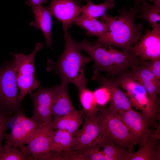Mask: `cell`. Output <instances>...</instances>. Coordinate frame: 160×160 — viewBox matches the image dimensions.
Masks as SVG:
<instances>
[{"label": "cell", "instance_id": "obj_1", "mask_svg": "<svg viewBox=\"0 0 160 160\" xmlns=\"http://www.w3.org/2000/svg\"><path fill=\"white\" fill-rule=\"evenodd\" d=\"M119 15L111 16L105 14L100 17L101 21L105 23L107 31L97 41L92 43L100 46L109 45L121 49L123 51L132 54L133 46L140 38L143 25L136 24L135 20L139 12L137 7L129 10L125 7L119 11Z\"/></svg>", "mask_w": 160, "mask_h": 160}, {"label": "cell", "instance_id": "obj_2", "mask_svg": "<svg viewBox=\"0 0 160 160\" xmlns=\"http://www.w3.org/2000/svg\"><path fill=\"white\" fill-rule=\"evenodd\" d=\"M65 48L63 54L56 62L48 60L47 71L53 70L61 79V83L67 85L74 84L79 91L84 87L88 82L85 75V67L92 60L90 57L82 55L76 41L68 31L64 33Z\"/></svg>", "mask_w": 160, "mask_h": 160}, {"label": "cell", "instance_id": "obj_3", "mask_svg": "<svg viewBox=\"0 0 160 160\" xmlns=\"http://www.w3.org/2000/svg\"><path fill=\"white\" fill-rule=\"evenodd\" d=\"M76 44L81 51H85L95 62L92 66L94 69L93 80L97 78L100 71L105 72L114 76L123 73L127 68H132L143 61L137 56L118 50L111 45L96 46L86 39L76 42Z\"/></svg>", "mask_w": 160, "mask_h": 160}, {"label": "cell", "instance_id": "obj_4", "mask_svg": "<svg viewBox=\"0 0 160 160\" xmlns=\"http://www.w3.org/2000/svg\"><path fill=\"white\" fill-rule=\"evenodd\" d=\"M99 133L97 137L111 140L133 152L135 143L127 127L107 107L99 108Z\"/></svg>", "mask_w": 160, "mask_h": 160}, {"label": "cell", "instance_id": "obj_5", "mask_svg": "<svg viewBox=\"0 0 160 160\" xmlns=\"http://www.w3.org/2000/svg\"><path fill=\"white\" fill-rule=\"evenodd\" d=\"M44 46L42 43H37L32 52L27 55L22 53H9L14 57L17 83L20 92L19 97L21 102L27 95L39 88L40 82L36 76L35 59L37 52Z\"/></svg>", "mask_w": 160, "mask_h": 160}, {"label": "cell", "instance_id": "obj_6", "mask_svg": "<svg viewBox=\"0 0 160 160\" xmlns=\"http://www.w3.org/2000/svg\"><path fill=\"white\" fill-rule=\"evenodd\" d=\"M17 87L13 60L0 68V108L9 114L22 111Z\"/></svg>", "mask_w": 160, "mask_h": 160}, {"label": "cell", "instance_id": "obj_7", "mask_svg": "<svg viewBox=\"0 0 160 160\" xmlns=\"http://www.w3.org/2000/svg\"><path fill=\"white\" fill-rule=\"evenodd\" d=\"M115 115L127 127L135 145L141 146L147 142L151 132L150 127L155 124L149 117L133 109L120 111Z\"/></svg>", "mask_w": 160, "mask_h": 160}, {"label": "cell", "instance_id": "obj_8", "mask_svg": "<svg viewBox=\"0 0 160 160\" xmlns=\"http://www.w3.org/2000/svg\"><path fill=\"white\" fill-rule=\"evenodd\" d=\"M11 131L7 134L5 143L23 149L25 145L41 126L44 124L26 116L22 111L17 113Z\"/></svg>", "mask_w": 160, "mask_h": 160}, {"label": "cell", "instance_id": "obj_9", "mask_svg": "<svg viewBox=\"0 0 160 160\" xmlns=\"http://www.w3.org/2000/svg\"><path fill=\"white\" fill-rule=\"evenodd\" d=\"M132 52L143 60L160 59V25L151 31L147 30L133 47Z\"/></svg>", "mask_w": 160, "mask_h": 160}, {"label": "cell", "instance_id": "obj_10", "mask_svg": "<svg viewBox=\"0 0 160 160\" xmlns=\"http://www.w3.org/2000/svg\"><path fill=\"white\" fill-rule=\"evenodd\" d=\"M52 122L38 128L23 149L30 160L37 159L39 156L46 152L51 145L54 131Z\"/></svg>", "mask_w": 160, "mask_h": 160}, {"label": "cell", "instance_id": "obj_11", "mask_svg": "<svg viewBox=\"0 0 160 160\" xmlns=\"http://www.w3.org/2000/svg\"><path fill=\"white\" fill-rule=\"evenodd\" d=\"M54 87L39 88L37 90L31 93L30 98L33 103V116L36 121L44 124L51 122L52 107Z\"/></svg>", "mask_w": 160, "mask_h": 160}, {"label": "cell", "instance_id": "obj_12", "mask_svg": "<svg viewBox=\"0 0 160 160\" xmlns=\"http://www.w3.org/2000/svg\"><path fill=\"white\" fill-rule=\"evenodd\" d=\"M47 8L51 15L62 23L64 33L68 31L82 10V7L73 0H52Z\"/></svg>", "mask_w": 160, "mask_h": 160}, {"label": "cell", "instance_id": "obj_13", "mask_svg": "<svg viewBox=\"0 0 160 160\" xmlns=\"http://www.w3.org/2000/svg\"><path fill=\"white\" fill-rule=\"evenodd\" d=\"M99 133L98 114L94 116H85L82 127L74 136L72 150H80L92 145Z\"/></svg>", "mask_w": 160, "mask_h": 160}, {"label": "cell", "instance_id": "obj_14", "mask_svg": "<svg viewBox=\"0 0 160 160\" xmlns=\"http://www.w3.org/2000/svg\"><path fill=\"white\" fill-rule=\"evenodd\" d=\"M99 81L101 85L106 86L110 92V97L107 107L115 114L120 111L133 109L129 99L115 79L101 77Z\"/></svg>", "mask_w": 160, "mask_h": 160}, {"label": "cell", "instance_id": "obj_15", "mask_svg": "<svg viewBox=\"0 0 160 160\" xmlns=\"http://www.w3.org/2000/svg\"><path fill=\"white\" fill-rule=\"evenodd\" d=\"M131 72L144 87L150 96L157 99L160 93V80L155 77L149 69L147 62L141 63L132 68Z\"/></svg>", "mask_w": 160, "mask_h": 160}, {"label": "cell", "instance_id": "obj_16", "mask_svg": "<svg viewBox=\"0 0 160 160\" xmlns=\"http://www.w3.org/2000/svg\"><path fill=\"white\" fill-rule=\"evenodd\" d=\"M160 140V127L151 132L147 142L141 146L135 152H130L127 160H159L160 145L158 143Z\"/></svg>", "mask_w": 160, "mask_h": 160}, {"label": "cell", "instance_id": "obj_17", "mask_svg": "<svg viewBox=\"0 0 160 160\" xmlns=\"http://www.w3.org/2000/svg\"><path fill=\"white\" fill-rule=\"evenodd\" d=\"M67 85L61 83L54 87L52 107L54 119L60 117L76 110L69 97Z\"/></svg>", "mask_w": 160, "mask_h": 160}, {"label": "cell", "instance_id": "obj_18", "mask_svg": "<svg viewBox=\"0 0 160 160\" xmlns=\"http://www.w3.org/2000/svg\"><path fill=\"white\" fill-rule=\"evenodd\" d=\"M31 8L35 20L30 22V25L42 32L46 39L45 45L52 48V15L47 7L42 6L32 7Z\"/></svg>", "mask_w": 160, "mask_h": 160}, {"label": "cell", "instance_id": "obj_19", "mask_svg": "<svg viewBox=\"0 0 160 160\" xmlns=\"http://www.w3.org/2000/svg\"><path fill=\"white\" fill-rule=\"evenodd\" d=\"M82 111L75 110L59 118L54 119L52 122L53 129L65 131L74 136L84 121Z\"/></svg>", "mask_w": 160, "mask_h": 160}, {"label": "cell", "instance_id": "obj_20", "mask_svg": "<svg viewBox=\"0 0 160 160\" xmlns=\"http://www.w3.org/2000/svg\"><path fill=\"white\" fill-rule=\"evenodd\" d=\"M80 27L86 31V34L90 37L96 36L100 38L108 31L106 24L99 21L97 18L86 17L79 16L74 20L72 25Z\"/></svg>", "mask_w": 160, "mask_h": 160}, {"label": "cell", "instance_id": "obj_21", "mask_svg": "<svg viewBox=\"0 0 160 160\" xmlns=\"http://www.w3.org/2000/svg\"><path fill=\"white\" fill-rule=\"evenodd\" d=\"M92 144L103 147L102 151L109 160H127L130 152L127 148L119 146L112 140L98 137Z\"/></svg>", "mask_w": 160, "mask_h": 160}, {"label": "cell", "instance_id": "obj_22", "mask_svg": "<svg viewBox=\"0 0 160 160\" xmlns=\"http://www.w3.org/2000/svg\"><path fill=\"white\" fill-rule=\"evenodd\" d=\"M74 136L65 130L54 131L52 143L47 150L49 152H61L72 150Z\"/></svg>", "mask_w": 160, "mask_h": 160}, {"label": "cell", "instance_id": "obj_23", "mask_svg": "<svg viewBox=\"0 0 160 160\" xmlns=\"http://www.w3.org/2000/svg\"><path fill=\"white\" fill-rule=\"evenodd\" d=\"M79 91V96L82 107L84 115L85 116H94L98 113L99 108L95 101L93 92L86 86Z\"/></svg>", "mask_w": 160, "mask_h": 160}, {"label": "cell", "instance_id": "obj_24", "mask_svg": "<svg viewBox=\"0 0 160 160\" xmlns=\"http://www.w3.org/2000/svg\"><path fill=\"white\" fill-rule=\"evenodd\" d=\"M137 8L140 13L137 17L146 21L153 28L160 25L157 23L160 21V5H151L145 1Z\"/></svg>", "mask_w": 160, "mask_h": 160}, {"label": "cell", "instance_id": "obj_25", "mask_svg": "<svg viewBox=\"0 0 160 160\" xmlns=\"http://www.w3.org/2000/svg\"><path fill=\"white\" fill-rule=\"evenodd\" d=\"M86 1L87 4L82 7L81 15L95 18L105 15L107 10L113 8L115 4L114 0H105L103 3L97 4H94L90 0Z\"/></svg>", "mask_w": 160, "mask_h": 160}, {"label": "cell", "instance_id": "obj_26", "mask_svg": "<svg viewBox=\"0 0 160 160\" xmlns=\"http://www.w3.org/2000/svg\"><path fill=\"white\" fill-rule=\"evenodd\" d=\"M41 160H86L79 151L71 150L61 152H49L39 156Z\"/></svg>", "mask_w": 160, "mask_h": 160}, {"label": "cell", "instance_id": "obj_27", "mask_svg": "<svg viewBox=\"0 0 160 160\" xmlns=\"http://www.w3.org/2000/svg\"><path fill=\"white\" fill-rule=\"evenodd\" d=\"M30 160L22 149L7 143L0 146V160Z\"/></svg>", "mask_w": 160, "mask_h": 160}, {"label": "cell", "instance_id": "obj_28", "mask_svg": "<svg viewBox=\"0 0 160 160\" xmlns=\"http://www.w3.org/2000/svg\"><path fill=\"white\" fill-rule=\"evenodd\" d=\"M100 148L96 145L92 144L79 151L86 160H109Z\"/></svg>", "mask_w": 160, "mask_h": 160}, {"label": "cell", "instance_id": "obj_29", "mask_svg": "<svg viewBox=\"0 0 160 160\" xmlns=\"http://www.w3.org/2000/svg\"><path fill=\"white\" fill-rule=\"evenodd\" d=\"M94 98L98 107H103L109 102L110 97V92L105 86L102 85L93 92Z\"/></svg>", "mask_w": 160, "mask_h": 160}, {"label": "cell", "instance_id": "obj_30", "mask_svg": "<svg viewBox=\"0 0 160 160\" xmlns=\"http://www.w3.org/2000/svg\"><path fill=\"white\" fill-rule=\"evenodd\" d=\"M6 113L0 108V146L6 140L7 129L9 123L15 116Z\"/></svg>", "mask_w": 160, "mask_h": 160}, {"label": "cell", "instance_id": "obj_31", "mask_svg": "<svg viewBox=\"0 0 160 160\" xmlns=\"http://www.w3.org/2000/svg\"><path fill=\"white\" fill-rule=\"evenodd\" d=\"M149 69L157 79H160V59L151 60L147 62Z\"/></svg>", "mask_w": 160, "mask_h": 160}, {"label": "cell", "instance_id": "obj_32", "mask_svg": "<svg viewBox=\"0 0 160 160\" xmlns=\"http://www.w3.org/2000/svg\"><path fill=\"white\" fill-rule=\"evenodd\" d=\"M48 0H27L25 2L26 4L31 7L41 6L44 3L47 2Z\"/></svg>", "mask_w": 160, "mask_h": 160}, {"label": "cell", "instance_id": "obj_33", "mask_svg": "<svg viewBox=\"0 0 160 160\" xmlns=\"http://www.w3.org/2000/svg\"><path fill=\"white\" fill-rule=\"evenodd\" d=\"M147 0H134L135 2L134 7H138L141 3Z\"/></svg>", "mask_w": 160, "mask_h": 160}, {"label": "cell", "instance_id": "obj_34", "mask_svg": "<svg viewBox=\"0 0 160 160\" xmlns=\"http://www.w3.org/2000/svg\"><path fill=\"white\" fill-rule=\"evenodd\" d=\"M150 1L153 2L154 4L156 5H160V0H149Z\"/></svg>", "mask_w": 160, "mask_h": 160}, {"label": "cell", "instance_id": "obj_35", "mask_svg": "<svg viewBox=\"0 0 160 160\" xmlns=\"http://www.w3.org/2000/svg\"><path fill=\"white\" fill-rule=\"evenodd\" d=\"M73 1H74L77 4L79 5V4H80V3L84 1H87L88 0H73Z\"/></svg>", "mask_w": 160, "mask_h": 160}]
</instances>
